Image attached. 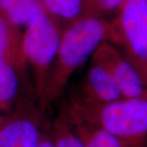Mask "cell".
<instances>
[{"label":"cell","mask_w":147,"mask_h":147,"mask_svg":"<svg viewBox=\"0 0 147 147\" xmlns=\"http://www.w3.org/2000/svg\"><path fill=\"white\" fill-rule=\"evenodd\" d=\"M30 93L34 95L28 74L0 58V114H8L23 96Z\"/></svg>","instance_id":"obj_8"},{"label":"cell","mask_w":147,"mask_h":147,"mask_svg":"<svg viewBox=\"0 0 147 147\" xmlns=\"http://www.w3.org/2000/svg\"><path fill=\"white\" fill-rule=\"evenodd\" d=\"M45 12L65 28L90 14L88 0H40Z\"/></svg>","instance_id":"obj_10"},{"label":"cell","mask_w":147,"mask_h":147,"mask_svg":"<svg viewBox=\"0 0 147 147\" xmlns=\"http://www.w3.org/2000/svg\"><path fill=\"white\" fill-rule=\"evenodd\" d=\"M92 61L108 71L123 97H136L147 91V83L142 74L115 45L101 43L92 56Z\"/></svg>","instance_id":"obj_6"},{"label":"cell","mask_w":147,"mask_h":147,"mask_svg":"<svg viewBox=\"0 0 147 147\" xmlns=\"http://www.w3.org/2000/svg\"><path fill=\"white\" fill-rule=\"evenodd\" d=\"M63 27L42 13L31 21L23 32V50L34 79V93L42 111L45 91L57 55Z\"/></svg>","instance_id":"obj_3"},{"label":"cell","mask_w":147,"mask_h":147,"mask_svg":"<svg viewBox=\"0 0 147 147\" xmlns=\"http://www.w3.org/2000/svg\"><path fill=\"white\" fill-rule=\"evenodd\" d=\"M110 21L88 15L63 28L57 55L45 91L42 112L63 93L76 69L92 56L101 43L108 42Z\"/></svg>","instance_id":"obj_1"},{"label":"cell","mask_w":147,"mask_h":147,"mask_svg":"<svg viewBox=\"0 0 147 147\" xmlns=\"http://www.w3.org/2000/svg\"><path fill=\"white\" fill-rule=\"evenodd\" d=\"M69 117L85 147H134L100 127L72 118L69 115Z\"/></svg>","instance_id":"obj_12"},{"label":"cell","mask_w":147,"mask_h":147,"mask_svg":"<svg viewBox=\"0 0 147 147\" xmlns=\"http://www.w3.org/2000/svg\"><path fill=\"white\" fill-rule=\"evenodd\" d=\"M2 117H3V115H2L0 114V120H1V119H2Z\"/></svg>","instance_id":"obj_16"},{"label":"cell","mask_w":147,"mask_h":147,"mask_svg":"<svg viewBox=\"0 0 147 147\" xmlns=\"http://www.w3.org/2000/svg\"><path fill=\"white\" fill-rule=\"evenodd\" d=\"M0 58L28 74L23 50V32L0 15Z\"/></svg>","instance_id":"obj_9"},{"label":"cell","mask_w":147,"mask_h":147,"mask_svg":"<svg viewBox=\"0 0 147 147\" xmlns=\"http://www.w3.org/2000/svg\"><path fill=\"white\" fill-rule=\"evenodd\" d=\"M70 117L100 127L134 147H147V91L104 105L81 106L70 103Z\"/></svg>","instance_id":"obj_2"},{"label":"cell","mask_w":147,"mask_h":147,"mask_svg":"<svg viewBox=\"0 0 147 147\" xmlns=\"http://www.w3.org/2000/svg\"><path fill=\"white\" fill-rule=\"evenodd\" d=\"M108 42L115 45L147 83V0H126L110 21Z\"/></svg>","instance_id":"obj_4"},{"label":"cell","mask_w":147,"mask_h":147,"mask_svg":"<svg viewBox=\"0 0 147 147\" xmlns=\"http://www.w3.org/2000/svg\"><path fill=\"white\" fill-rule=\"evenodd\" d=\"M34 94L23 96L0 120V147H38L45 121Z\"/></svg>","instance_id":"obj_5"},{"label":"cell","mask_w":147,"mask_h":147,"mask_svg":"<svg viewBox=\"0 0 147 147\" xmlns=\"http://www.w3.org/2000/svg\"><path fill=\"white\" fill-rule=\"evenodd\" d=\"M38 147H55L53 140L52 126L47 124V123H45L43 126Z\"/></svg>","instance_id":"obj_15"},{"label":"cell","mask_w":147,"mask_h":147,"mask_svg":"<svg viewBox=\"0 0 147 147\" xmlns=\"http://www.w3.org/2000/svg\"><path fill=\"white\" fill-rule=\"evenodd\" d=\"M55 147H85L69 119L67 109L59 112L52 125Z\"/></svg>","instance_id":"obj_13"},{"label":"cell","mask_w":147,"mask_h":147,"mask_svg":"<svg viewBox=\"0 0 147 147\" xmlns=\"http://www.w3.org/2000/svg\"><path fill=\"white\" fill-rule=\"evenodd\" d=\"M126 0H88L90 14L104 17L105 15L117 12Z\"/></svg>","instance_id":"obj_14"},{"label":"cell","mask_w":147,"mask_h":147,"mask_svg":"<svg viewBox=\"0 0 147 147\" xmlns=\"http://www.w3.org/2000/svg\"><path fill=\"white\" fill-rule=\"evenodd\" d=\"M123 98L119 88L108 71L100 64L91 61L88 72L71 102L81 106L104 105Z\"/></svg>","instance_id":"obj_7"},{"label":"cell","mask_w":147,"mask_h":147,"mask_svg":"<svg viewBox=\"0 0 147 147\" xmlns=\"http://www.w3.org/2000/svg\"><path fill=\"white\" fill-rule=\"evenodd\" d=\"M42 13L46 12L40 0H0V15L20 29Z\"/></svg>","instance_id":"obj_11"}]
</instances>
